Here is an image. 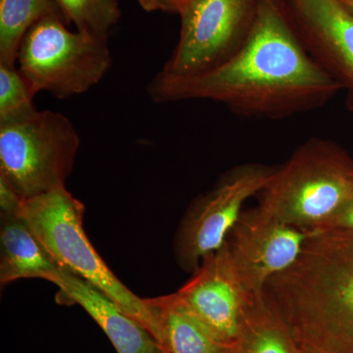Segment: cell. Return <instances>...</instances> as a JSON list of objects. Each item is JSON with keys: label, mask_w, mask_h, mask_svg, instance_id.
<instances>
[{"label": "cell", "mask_w": 353, "mask_h": 353, "mask_svg": "<svg viewBox=\"0 0 353 353\" xmlns=\"http://www.w3.org/2000/svg\"><path fill=\"white\" fill-rule=\"evenodd\" d=\"M341 88L311 57L277 0H259L240 50L190 76L162 71L148 94L153 102L210 101L248 117L283 119L321 108Z\"/></svg>", "instance_id": "obj_1"}, {"label": "cell", "mask_w": 353, "mask_h": 353, "mask_svg": "<svg viewBox=\"0 0 353 353\" xmlns=\"http://www.w3.org/2000/svg\"><path fill=\"white\" fill-rule=\"evenodd\" d=\"M263 299L301 352L353 353V231H313Z\"/></svg>", "instance_id": "obj_2"}, {"label": "cell", "mask_w": 353, "mask_h": 353, "mask_svg": "<svg viewBox=\"0 0 353 353\" xmlns=\"http://www.w3.org/2000/svg\"><path fill=\"white\" fill-rule=\"evenodd\" d=\"M260 210L290 226L324 229L353 199V160L331 141L309 139L275 168Z\"/></svg>", "instance_id": "obj_3"}, {"label": "cell", "mask_w": 353, "mask_h": 353, "mask_svg": "<svg viewBox=\"0 0 353 353\" xmlns=\"http://www.w3.org/2000/svg\"><path fill=\"white\" fill-rule=\"evenodd\" d=\"M85 205L66 187L25 199L21 216L32 228L57 263L87 281L143 325L164 348L157 315L116 277L90 243L83 228Z\"/></svg>", "instance_id": "obj_4"}, {"label": "cell", "mask_w": 353, "mask_h": 353, "mask_svg": "<svg viewBox=\"0 0 353 353\" xmlns=\"http://www.w3.org/2000/svg\"><path fill=\"white\" fill-rule=\"evenodd\" d=\"M62 16L39 21L18 51V68L38 94L59 99L85 94L112 66L108 38L71 31Z\"/></svg>", "instance_id": "obj_5"}, {"label": "cell", "mask_w": 353, "mask_h": 353, "mask_svg": "<svg viewBox=\"0 0 353 353\" xmlns=\"http://www.w3.org/2000/svg\"><path fill=\"white\" fill-rule=\"evenodd\" d=\"M80 145L75 125L57 111L0 123V175L25 199L66 187Z\"/></svg>", "instance_id": "obj_6"}, {"label": "cell", "mask_w": 353, "mask_h": 353, "mask_svg": "<svg viewBox=\"0 0 353 353\" xmlns=\"http://www.w3.org/2000/svg\"><path fill=\"white\" fill-rule=\"evenodd\" d=\"M274 171L275 168L264 164L239 165L196 199L176 234L174 250L183 270L194 273L202 260L224 245L245 202L265 189Z\"/></svg>", "instance_id": "obj_7"}, {"label": "cell", "mask_w": 353, "mask_h": 353, "mask_svg": "<svg viewBox=\"0 0 353 353\" xmlns=\"http://www.w3.org/2000/svg\"><path fill=\"white\" fill-rule=\"evenodd\" d=\"M259 0H188L179 11L180 39L160 71L190 76L233 57L250 36Z\"/></svg>", "instance_id": "obj_8"}, {"label": "cell", "mask_w": 353, "mask_h": 353, "mask_svg": "<svg viewBox=\"0 0 353 353\" xmlns=\"http://www.w3.org/2000/svg\"><path fill=\"white\" fill-rule=\"evenodd\" d=\"M312 232L285 224L259 208L243 211L223 246L246 301L263 299L267 282L296 261Z\"/></svg>", "instance_id": "obj_9"}, {"label": "cell", "mask_w": 353, "mask_h": 353, "mask_svg": "<svg viewBox=\"0 0 353 353\" xmlns=\"http://www.w3.org/2000/svg\"><path fill=\"white\" fill-rule=\"evenodd\" d=\"M175 294L225 347H236L246 301L224 246L202 260Z\"/></svg>", "instance_id": "obj_10"}, {"label": "cell", "mask_w": 353, "mask_h": 353, "mask_svg": "<svg viewBox=\"0 0 353 353\" xmlns=\"http://www.w3.org/2000/svg\"><path fill=\"white\" fill-rule=\"evenodd\" d=\"M296 31L311 57L353 94V14L339 0H289Z\"/></svg>", "instance_id": "obj_11"}, {"label": "cell", "mask_w": 353, "mask_h": 353, "mask_svg": "<svg viewBox=\"0 0 353 353\" xmlns=\"http://www.w3.org/2000/svg\"><path fill=\"white\" fill-rule=\"evenodd\" d=\"M50 282L58 288L57 303L85 309L117 353H159L164 350L141 323L87 281L62 269Z\"/></svg>", "instance_id": "obj_12"}, {"label": "cell", "mask_w": 353, "mask_h": 353, "mask_svg": "<svg viewBox=\"0 0 353 353\" xmlns=\"http://www.w3.org/2000/svg\"><path fill=\"white\" fill-rule=\"evenodd\" d=\"M62 269L22 216L1 218V287L21 279H43L50 282Z\"/></svg>", "instance_id": "obj_13"}, {"label": "cell", "mask_w": 353, "mask_h": 353, "mask_svg": "<svg viewBox=\"0 0 353 353\" xmlns=\"http://www.w3.org/2000/svg\"><path fill=\"white\" fill-rule=\"evenodd\" d=\"M157 315L169 353H222L225 347L174 294L145 299Z\"/></svg>", "instance_id": "obj_14"}, {"label": "cell", "mask_w": 353, "mask_h": 353, "mask_svg": "<svg viewBox=\"0 0 353 353\" xmlns=\"http://www.w3.org/2000/svg\"><path fill=\"white\" fill-rule=\"evenodd\" d=\"M238 353H301L296 341L264 299L245 303Z\"/></svg>", "instance_id": "obj_15"}, {"label": "cell", "mask_w": 353, "mask_h": 353, "mask_svg": "<svg viewBox=\"0 0 353 353\" xmlns=\"http://www.w3.org/2000/svg\"><path fill=\"white\" fill-rule=\"evenodd\" d=\"M50 16L64 18L57 0H0V64L16 65L27 32Z\"/></svg>", "instance_id": "obj_16"}, {"label": "cell", "mask_w": 353, "mask_h": 353, "mask_svg": "<svg viewBox=\"0 0 353 353\" xmlns=\"http://www.w3.org/2000/svg\"><path fill=\"white\" fill-rule=\"evenodd\" d=\"M65 20L76 30L108 38L121 18L119 0H57Z\"/></svg>", "instance_id": "obj_17"}, {"label": "cell", "mask_w": 353, "mask_h": 353, "mask_svg": "<svg viewBox=\"0 0 353 353\" xmlns=\"http://www.w3.org/2000/svg\"><path fill=\"white\" fill-rule=\"evenodd\" d=\"M36 95L16 65L0 64V123L20 119L38 110Z\"/></svg>", "instance_id": "obj_18"}, {"label": "cell", "mask_w": 353, "mask_h": 353, "mask_svg": "<svg viewBox=\"0 0 353 353\" xmlns=\"http://www.w3.org/2000/svg\"><path fill=\"white\" fill-rule=\"evenodd\" d=\"M25 199L3 176L0 175V216H20Z\"/></svg>", "instance_id": "obj_19"}, {"label": "cell", "mask_w": 353, "mask_h": 353, "mask_svg": "<svg viewBox=\"0 0 353 353\" xmlns=\"http://www.w3.org/2000/svg\"><path fill=\"white\" fill-rule=\"evenodd\" d=\"M143 10L148 12L163 11V12H178L188 0H137Z\"/></svg>", "instance_id": "obj_20"}, {"label": "cell", "mask_w": 353, "mask_h": 353, "mask_svg": "<svg viewBox=\"0 0 353 353\" xmlns=\"http://www.w3.org/2000/svg\"><path fill=\"white\" fill-rule=\"evenodd\" d=\"M326 229L352 230L353 231V199L322 230Z\"/></svg>", "instance_id": "obj_21"}, {"label": "cell", "mask_w": 353, "mask_h": 353, "mask_svg": "<svg viewBox=\"0 0 353 353\" xmlns=\"http://www.w3.org/2000/svg\"><path fill=\"white\" fill-rule=\"evenodd\" d=\"M339 1H340L350 13L353 14V0H339Z\"/></svg>", "instance_id": "obj_22"}, {"label": "cell", "mask_w": 353, "mask_h": 353, "mask_svg": "<svg viewBox=\"0 0 353 353\" xmlns=\"http://www.w3.org/2000/svg\"><path fill=\"white\" fill-rule=\"evenodd\" d=\"M222 353H238V352H236V350H234V347H227V348H225L224 352H223Z\"/></svg>", "instance_id": "obj_23"}, {"label": "cell", "mask_w": 353, "mask_h": 353, "mask_svg": "<svg viewBox=\"0 0 353 353\" xmlns=\"http://www.w3.org/2000/svg\"><path fill=\"white\" fill-rule=\"evenodd\" d=\"M159 353H169V352H167V350H162L161 352H160Z\"/></svg>", "instance_id": "obj_24"}, {"label": "cell", "mask_w": 353, "mask_h": 353, "mask_svg": "<svg viewBox=\"0 0 353 353\" xmlns=\"http://www.w3.org/2000/svg\"><path fill=\"white\" fill-rule=\"evenodd\" d=\"M301 353H304V352H301Z\"/></svg>", "instance_id": "obj_25"}]
</instances>
